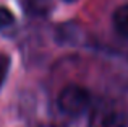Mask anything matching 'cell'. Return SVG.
<instances>
[{"label":"cell","mask_w":128,"mask_h":127,"mask_svg":"<svg viewBox=\"0 0 128 127\" xmlns=\"http://www.w3.org/2000/svg\"><path fill=\"white\" fill-rule=\"evenodd\" d=\"M57 103H58V108L63 114L70 116V117H80L89 108L91 95L84 86L72 83L60 91Z\"/></svg>","instance_id":"1"},{"label":"cell","mask_w":128,"mask_h":127,"mask_svg":"<svg viewBox=\"0 0 128 127\" xmlns=\"http://www.w3.org/2000/svg\"><path fill=\"white\" fill-rule=\"evenodd\" d=\"M89 127H128V116L118 109H100L91 116Z\"/></svg>","instance_id":"2"},{"label":"cell","mask_w":128,"mask_h":127,"mask_svg":"<svg viewBox=\"0 0 128 127\" xmlns=\"http://www.w3.org/2000/svg\"><path fill=\"white\" fill-rule=\"evenodd\" d=\"M114 26L120 36L128 38V3L118 7L114 12Z\"/></svg>","instance_id":"3"},{"label":"cell","mask_w":128,"mask_h":127,"mask_svg":"<svg viewBox=\"0 0 128 127\" xmlns=\"http://www.w3.org/2000/svg\"><path fill=\"white\" fill-rule=\"evenodd\" d=\"M10 65H12V59L6 54H0V90H2L3 83H5L6 77L10 72Z\"/></svg>","instance_id":"4"},{"label":"cell","mask_w":128,"mask_h":127,"mask_svg":"<svg viewBox=\"0 0 128 127\" xmlns=\"http://www.w3.org/2000/svg\"><path fill=\"white\" fill-rule=\"evenodd\" d=\"M13 23H15V15L6 7H0V29L10 28L13 26Z\"/></svg>","instance_id":"5"},{"label":"cell","mask_w":128,"mask_h":127,"mask_svg":"<svg viewBox=\"0 0 128 127\" xmlns=\"http://www.w3.org/2000/svg\"><path fill=\"white\" fill-rule=\"evenodd\" d=\"M29 8L34 10L36 13H46L47 7H49V0H28Z\"/></svg>","instance_id":"6"},{"label":"cell","mask_w":128,"mask_h":127,"mask_svg":"<svg viewBox=\"0 0 128 127\" xmlns=\"http://www.w3.org/2000/svg\"><path fill=\"white\" fill-rule=\"evenodd\" d=\"M63 2H66V3H75V2H78V0H63Z\"/></svg>","instance_id":"7"}]
</instances>
